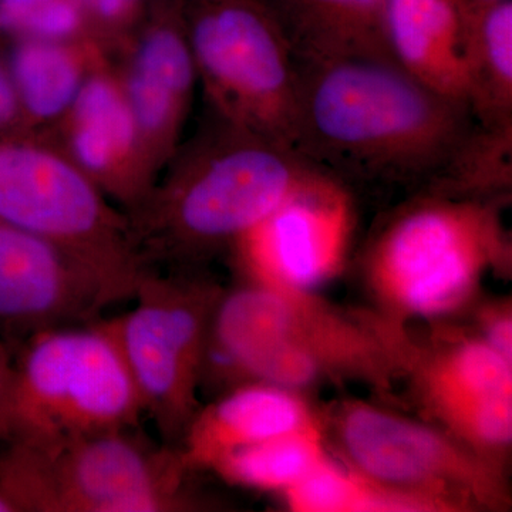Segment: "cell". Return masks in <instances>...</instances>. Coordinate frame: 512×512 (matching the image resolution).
Listing matches in <instances>:
<instances>
[{
    "instance_id": "cell-13",
    "label": "cell",
    "mask_w": 512,
    "mask_h": 512,
    "mask_svg": "<svg viewBox=\"0 0 512 512\" xmlns=\"http://www.w3.org/2000/svg\"><path fill=\"white\" fill-rule=\"evenodd\" d=\"M123 301L80 256L0 220V339L13 352L36 333L93 322Z\"/></svg>"
},
{
    "instance_id": "cell-19",
    "label": "cell",
    "mask_w": 512,
    "mask_h": 512,
    "mask_svg": "<svg viewBox=\"0 0 512 512\" xmlns=\"http://www.w3.org/2000/svg\"><path fill=\"white\" fill-rule=\"evenodd\" d=\"M299 63L390 59L384 40L386 0H264ZM393 62V60H392Z\"/></svg>"
},
{
    "instance_id": "cell-17",
    "label": "cell",
    "mask_w": 512,
    "mask_h": 512,
    "mask_svg": "<svg viewBox=\"0 0 512 512\" xmlns=\"http://www.w3.org/2000/svg\"><path fill=\"white\" fill-rule=\"evenodd\" d=\"M467 22L466 0H386L387 52L424 86L468 104Z\"/></svg>"
},
{
    "instance_id": "cell-23",
    "label": "cell",
    "mask_w": 512,
    "mask_h": 512,
    "mask_svg": "<svg viewBox=\"0 0 512 512\" xmlns=\"http://www.w3.org/2000/svg\"><path fill=\"white\" fill-rule=\"evenodd\" d=\"M511 187L512 126L484 127L477 123L446 173L426 191L507 201Z\"/></svg>"
},
{
    "instance_id": "cell-2",
    "label": "cell",
    "mask_w": 512,
    "mask_h": 512,
    "mask_svg": "<svg viewBox=\"0 0 512 512\" xmlns=\"http://www.w3.org/2000/svg\"><path fill=\"white\" fill-rule=\"evenodd\" d=\"M325 173L295 148L212 116L124 212L148 268H202Z\"/></svg>"
},
{
    "instance_id": "cell-3",
    "label": "cell",
    "mask_w": 512,
    "mask_h": 512,
    "mask_svg": "<svg viewBox=\"0 0 512 512\" xmlns=\"http://www.w3.org/2000/svg\"><path fill=\"white\" fill-rule=\"evenodd\" d=\"M404 329L336 308L313 292L244 282L212 313L201 384L265 382L301 392L325 380L389 390L403 376Z\"/></svg>"
},
{
    "instance_id": "cell-8",
    "label": "cell",
    "mask_w": 512,
    "mask_h": 512,
    "mask_svg": "<svg viewBox=\"0 0 512 512\" xmlns=\"http://www.w3.org/2000/svg\"><path fill=\"white\" fill-rule=\"evenodd\" d=\"M0 220L80 256L126 301L150 269L126 214L46 138L0 134Z\"/></svg>"
},
{
    "instance_id": "cell-11",
    "label": "cell",
    "mask_w": 512,
    "mask_h": 512,
    "mask_svg": "<svg viewBox=\"0 0 512 512\" xmlns=\"http://www.w3.org/2000/svg\"><path fill=\"white\" fill-rule=\"evenodd\" d=\"M403 376L423 412L481 457L504 468L512 440V362L480 335L417 346L406 335Z\"/></svg>"
},
{
    "instance_id": "cell-26",
    "label": "cell",
    "mask_w": 512,
    "mask_h": 512,
    "mask_svg": "<svg viewBox=\"0 0 512 512\" xmlns=\"http://www.w3.org/2000/svg\"><path fill=\"white\" fill-rule=\"evenodd\" d=\"M480 336L495 352L512 362V315L510 303L491 306L481 313Z\"/></svg>"
},
{
    "instance_id": "cell-28",
    "label": "cell",
    "mask_w": 512,
    "mask_h": 512,
    "mask_svg": "<svg viewBox=\"0 0 512 512\" xmlns=\"http://www.w3.org/2000/svg\"><path fill=\"white\" fill-rule=\"evenodd\" d=\"M474 2H483V0H474Z\"/></svg>"
},
{
    "instance_id": "cell-16",
    "label": "cell",
    "mask_w": 512,
    "mask_h": 512,
    "mask_svg": "<svg viewBox=\"0 0 512 512\" xmlns=\"http://www.w3.org/2000/svg\"><path fill=\"white\" fill-rule=\"evenodd\" d=\"M299 392L247 382L200 407L177 447L188 471L212 468L228 453L261 441L322 427Z\"/></svg>"
},
{
    "instance_id": "cell-25",
    "label": "cell",
    "mask_w": 512,
    "mask_h": 512,
    "mask_svg": "<svg viewBox=\"0 0 512 512\" xmlns=\"http://www.w3.org/2000/svg\"><path fill=\"white\" fill-rule=\"evenodd\" d=\"M0 134L35 136L30 133L20 109L12 74H10L8 50L3 46L2 40H0Z\"/></svg>"
},
{
    "instance_id": "cell-15",
    "label": "cell",
    "mask_w": 512,
    "mask_h": 512,
    "mask_svg": "<svg viewBox=\"0 0 512 512\" xmlns=\"http://www.w3.org/2000/svg\"><path fill=\"white\" fill-rule=\"evenodd\" d=\"M42 138L123 212L136 208L157 181L111 60L94 70L63 119Z\"/></svg>"
},
{
    "instance_id": "cell-5",
    "label": "cell",
    "mask_w": 512,
    "mask_h": 512,
    "mask_svg": "<svg viewBox=\"0 0 512 512\" xmlns=\"http://www.w3.org/2000/svg\"><path fill=\"white\" fill-rule=\"evenodd\" d=\"M143 404L111 319L47 329L13 352L0 440L47 448L137 429Z\"/></svg>"
},
{
    "instance_id": "cell-22",
    "label": "cell",
    "mask_w": 512,
    "mask_h": 512,
    "mask_svg": "<svg viewBox=\"0 0 512 512\" xmlns=\"http://www.w3.org/2000/svg\"><path fill=\"white\" fill-rule=\"evenodd\" d=\"M284 495L293 511L302 512L431 511L419 498L373 483L330 457Z\"/></svg>"
},
{
    "instance_id": "cell-9",
    "label": "cell",
    "mask_w": 512,
    "mask_h": 512,
    "mask_svg": "<svg viewBox=\"0 0 512 512\" xmlns=\"http://www.w3.org/2000/svg\"><path fill=\"white\" fill-rule=\"evenodd\" d=\"M224 289L201 268H150L141 278L133 309L111 318L124 359L168 446L183 439L200 410L202 357L212 313Z\"/></svg>"
},
{
    "instance_id": "cell-24",
    "label": "cell",
    "mask_w": 512,
    "mask_h": 512,
    "mask_svg": "<svg viewBox=\"0 0 512 512\" xmlns=\"http://www.w3.org/2000/svg\"><path fill=\"white\" fill-rule=\"evenodd\" d=\"M76 3L84 33L109 56L126 46L146 12L144 0H76Z\"/></svg>"
},
{
    "instance_id": "cell-4",
    "label": "cell",
    "mask_w": 512,
    "mask_h": 512,
    "mask_svg": "<svg viewBox=\"0 0 512 512\" xmlns=\"http://www.w3.org/2000/svg\"><path fill=\"white\" fill-rule=\"evenodd\" d=\"M503 200L416 192L373 235L365 254L380 318L404 326L437 319L473 301L490 272L511 269Z\"/></svg>"
},
{
    "instance_id": "cell-7",
    "label": "cell",
    "mask_w": 512,
    "mask_h": 512,
    "mask_svg": "<svg viewBox=\"0 0 512 512\" xmlns=\"http://www.w3.org/2000/svg\"><path fill=\"white\" fill-rule=\"evenodd\" d=\"M183 2L212 116L295 148L301 67L274 13L264 0Z\"/></svg>"
},
{
    "instance_id": "cell-27",
    "label": "cell",
    "mask_w": 512,
    "mask_h": 512,
    "mask_svg": "<svg viewBox=\"0 0 512 512\" xmlns=\"http://www.w3.org/2000/svg\"><path fill=\"white\" fill-rule=\"evenodd\" d=\"M13 372V349L5 340L0 339V410L8 393L10 377Z\"/></svg>"
},
{
    "instance_id": "cell-12",
    "label": "cell",
    "mask_w": 512,
    "mask_h": 512,
    "mask_svg": "<svg viewBox=\"0 0 512 512\" xmlns=\"http://www.w3.org/2000/svg\"><path fill=\"white\" fill-rule=\"evenodd\" d=\"M353 227L352 190L322 173L229 252L245 282L313 292L345 268Z\"/></svg>"
},
{
    "instance_id": "cell-6",
    "label": "cell",
    "mask_w": 512,
    "mask_h": 512,
    "mask_svg": "<svg viewBox=\"0 0 512 512\" xmlns=\"http://www.w3.org/2000/svg\"><path fill=\"white\" fill-rule=\"evenodd\" d=\"M103 431L37 448L8 444L0 488L16 512H167L195 507L180 451L134 431Z\"/></svg>"
},
{
    "instance_id": "cell-14",
    "label": "cell",
    "mask_w": 512,
    "mask_h": 512,
    "mask_svg": "<svg viewBox=\"0 0 512 512\" xmlns=\"http://www.w3.org/2000/svg\"><path fill=\"white\" fill-rule=\"evenodd\" d=\"M114 64L148 160L161 171L183 143L198 84L183 0H157Z\"/></svg>"
},
{
    "instance_id": "cell-18",
    "label": "cell",
    "mask_w": 512,
    "mask_h": 512,
    "mask_svg": "<svg viewBox=\"0 0 512 512\" xmlns=\"http://www.w3.org/2000/svg\"><path fill=\"white\" fill-rule=\"evenodd\" d=\"M10 74L30 133L46 137L110 56L86 35L12 39Z\"/></svg>"
},
{
    "instance_id": "cell-10",
    "label": "cell",
    "mask_w": 512,
    "mask_h": 512,
    "mask_svg": "<svg viewBox=\"0 0 512 512\" xmlns=\"http://www.w3.org/2000/svg\"><path fill=\"white\" fill-rule=\"evenodd\" d=\"M326 429L348 467L373 483L419 498L433 511L500 510L510 505L504 468L440 427L373 404L345 402Z\"/></svg>"
},
{
    "instance_id": "cell-21",
    "label": "cell",
    "mask_w": 512,
    "mask_h": 512,
    "mask_svg": "<svg viewBox=\"0 0 512 512\" xmlns=\"http://www.w3.org/2000/svg\"><path fill=\"white\" fill-rule=\"evenodd\" d=\"M328 457L325 430L313 427L238 448L212 470L229 484L285 493Z\"/></svg>"
},
{
    "instance_id": "cell-20",
    "label": "cell",
    "mask_w": 512,
    "mask_h": 512,
    "mask_svg": "<svg viewBox=\"0 0 512 512\" xmlns=\"http://www.w3.org/2000/svg\"><path fill=\"white\" fill-rule=\"evenodd\" d=\"M466 64L474 119L512 126V0L468 5Z\"/></svg>"
},
{
    "instance_id": "cell-1",
    "label": "cell",
    "mask_w": 512,
    "mask_h": 512,
    "mask_svg": "<svg viewBox=\"0 0 512 512\" xmlns=\"http://www.w3.org/2000/svg\"><path fill=\"white\" fill-rule=\"evenodd\" d=\"M299 67L295 148L350 190H429L477 124L468 104L434 92L392 60Z\"/></svg>"
}]
</instances>
